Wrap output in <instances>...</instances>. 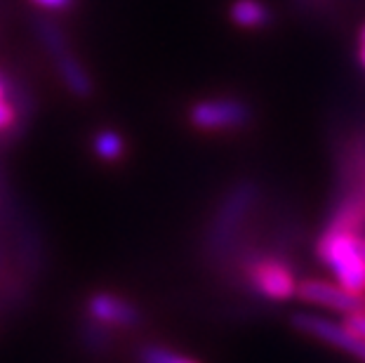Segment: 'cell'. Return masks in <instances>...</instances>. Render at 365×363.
Listing matches in <instances>:
<instances>
[{"label":"cell","mask_w":365,"mask_h":363,"mask_svg":"<svg viewBox=\"0 0 365 363\" xmlns=\"http://www.w3.org/2000/svg\"><path fill=\"white\" fill-rule=\"evenodd\" d=\"M359 61H361L363 68H365V41H361V48H359Z\"/></svg>","instance_id":"5bb4252c"},{"label":"cell","mask_w":365,"mask_h":363,"mask_svg":"<svg viewBox=\"0 0 365 363\" xmlns=\"http://www.w3.org/2000/svg\"><path fill=\"white\" fill-rule=\"evenodd\" d=\"M3 95H5V88H3V83H0V99H3Z\"/></svg>","instance_id":"9a60e30c"},{"label":"cell","mask_w":365,"mask_h":363,"mask_svg":"<svg viewBox=\"0 0 365 363\" xmlns=\"http://www.w3.org/2000/svg\"><path fill=\"white\" fill-rule=\"evenodd\" d=\"M252 288L267 300H290L297 295V279L287 262L278 257H264L255 262L247 272Z\"/></svg>","instance_id":"277c9868"},{"label":"cell","mask_w":365,"mask_h":363,"mask_svg":"<svg viewBox=\"0 0 365 363\" xmlns=\"http://www.w3.org/2000/svg\"><path fill=\"white\" fill-rule=\"evenodd\" d=\"M349 333L356 335L359 339H365V312H354V314H346L344 323H341Z\"/></svg>","instance_id":"8fae6325"},{"label":"cell","mask_w":365,"mask_h":363,"mask_svg":"<svg viewBox=\"0 0 365 363\" xmlns=\"http://www.w3.org/2000/svg\"><path fill=\"white\" fill-rule=\"evenodd\" d=\"M257 196L259 189L252 182H240L224 196L220 210H217L212 224H210V236H207L210 250L220 252L234 241L240 224L247 220V215H250L255 203H257Z\"/></svg>","instance_id":"7a4b0ae2"},{"label":"cell","mask_w":365,"mask_h":363,"mask_svg":"<svg viewBox=\"0 0 365 363\" xmlns=\"http://www.w3.org/2000/svg\"><path fill=\"white\" fill-rule=\"evenodd\" d=\"M88 314L95 323L102 326H120V328H135L139 323V309L123 300L113 292H95L88 300Z\"/></svg>","instance_id":"52a82bcc"},{"label":"cell","mask_w":365,"mask_h":363,"mask_svg":"<svg viewBox=\"0 0 365 363\" xmlns=\"http://www.w3.org/2000/svg\"><path fill=\"white\" fill-rule=\"evenodd\" d=\"M297 295L309 305L332 309V312H341V314L365 312V295L341 288L339 283L335 285L321 279H307L297 283Z\"/></svg>","instance_id":"8992f818"},{"label":"cell","mask_w":365,"mask_h":363,"mask_svg":"<svg viewBox=\"0 0 365 363\" xmlns=\"http://www.w3.org/2000/svg\"><path fill=\"white\" fill-rule=\"evenodd\" d=\"M139 363H198L196 359H189L184 354H177L168 347L160 344H146L142 352H139Z\"/></svg>","instance_id":"30bf717a"},{"label":"cell","mask_w":365,"mask_h":363,"mask_svg":"<svg viewBox=\"0 0 365 363\" xmlns=\"http://www.w3.org/2000/svg\"><path fill=\"white\" fill-rule=\"evenodd\" d=\"M361 41H365V26L361 29Z\"/></svg>","instance_id":"2e32d148"},{"label":"cell","mask_w":365,"mask_h":363,"mask_svg":"<svg viewBox=\"0 0 365 363\" xmlns=\"http://www.w3.org/2000/svg\"><path fill=\"white\" fill-rule=\"evenodd\" d=\"M38 36L41 43L45 45V50L50 52V57L57 66L59 78L64 81V85L73 92L76 97H88L92 92V81L85 66L81 64V59L73 55L71 48L66 43V36L61 34V29L52 21H41L38 24Z\"/></svg>","instance_id":"3957f363"},{"label":"cell","mask_w":365,"mask_h":363,"mask_svg":"<svg viewBox=\"0 0 365 363\" xmlns=\"http://www.w3.org/2000/svg\"><path fill=\"white\" fill-rule=\"evenodd\" d=\"M12 126H14V109L5 102V99H0V133Z\"/></svg>","instance_id":"7c38bea8"},{"label":"cell","mask_w":365,"mask_h":363,"mask_svg":"<svg viewBox=\"0 0 365 363\" xmlns=\"http://www.w3.org/2000/svg\"><path fill=\"white\" fill-rule=\"evenodd\" d=\"M198 130H236L250 123V109L238 99H205L189 113Z\"/></svg>","instance_id":"5b68a950"},{"label":"cell","mask_w":365,"mask_h":363,"mask_svg":"<svg viewBox=\"0 0 365 363\" xmlns=\"http://www.w3.org/2000/svg\"><path fill=\"white\" fill-rule=\"evenodd\" d=\"M231 19L243 29H262L269 24V7L259 0H236L231 5Z\"/></svg>","instance_id":"ba28073f"},{"label":"cell","mask_w":365,"mask_h":363,"mask_svg":"<svg viewBox=\"0 0 365 363\" xmlns=\"http://www.w3.org/2000/svg\"><path fill=\"white\" fill-rule=\"evenodd\" d=\"M123 149H125L123 137L113 130H104L95 137V153L102 160H118L123 156Z\"/></svg>","instance_id":"9c48e42d"},{"label":"cell","mask_w":365,"mask_h":363,"mask_svg":"<svg viewBox=\"0 0 365 363\" xmlns=\"http://www.w3.org/2000/svg\"><path fill=\"white\" fill-rule=\"evenodd\" d=\"M316 250L341 288L365 295V255L361 248V234L328 227L318 238Z\"/></svg>","instance_id":"6da1fadb"},{"label":"cell","mask_w":365,"mask_h":363,"mask_svg":"<svg viewBox=\"0 0 365 363\" xmlns=\"http://www.w3.org/2000/svg\"><path fill=\"white\" fill-rule=\"evenodd\" d=\"M34 3L43 10H66L73 5V0H34Z\"/></svg>","instance_id":"4fadbf2b"}]
</instances>
